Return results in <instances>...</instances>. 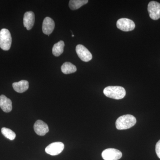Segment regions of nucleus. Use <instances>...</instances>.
Masks as SVG:
<instances>
[{
  "mask_svg": "<svg viewBox=\"0 0 160 160\" xmlns=\"http://www.w3.org/2000/svg\"><path fill=\"white\" fill-rule=\"evenodd\" d=\"M88 2V0H70L69 7L72 10H76Z\"/></svg>",
  "mask_w": 160,
  "mask_h": 160,
  "instance_id": "nucleus-16",
  "label": "nucleus"
},
{
  "mask_svg": "<svg viewBox=\"0 0 160 160\" xmlns=\"http://www.w3.org/2000/svg\"><path fill=\"white\" fill-rule=\"evenodd\" d=\"M0 107L5 112H10L12 109L11 100L4 95H2L0 96Z\"/></svg>",
  "mask_w": 160,
  "mask_h": 160,
  "instance_id": "nucleus-12",
  "label": "nucleus"
},
{
  "mask_svg": "<svg viewBox=\"0 0 160 160\" xmlns=\"http://www.w3.org/2000/svg\"><path fill=\"white\" fill-rule=\"evenodd\" d=\"M117 26L118 29L122 31L128 32L133 30L135 27V24L132 20L122 18L118 20Z\"/></svg>",
  "mask_w": 160,
  "mask_h": 160,
  "instance_id": "nucleus-5",
  "label": "nucleus"
},
{
  "mask_svg": "<svg viewBox=\"0 0 160 160\" xmlns=\"http://www.w3.org/2000/svg\"><path fill=\"white\" fill-rule=\"evenodd\" d=\"M156 152L158 157L160 159V140L157 143L156 145Z\"/></svg>",
  "mask_w": 160,
  "mask_h": 160,
  "instance_id": "nucleus-18",
  "label": "nucleus"
},
{
  "mask_svg": "<svg viewBox=\"0 0 160 160\" xmlns=\"http://www.w3.org/2000/svg\"><path fill=\"white\" fill-rule=\"evenodd\" d=\"M11 33L8 29H2L0 31V47L3 50L10 49L12 44Z\"/></svg>",
  "mask_w": 160,
  "mask_h": 160,
  "instance_id": "nucleus-3",
  "label": "nucleus"
},
{
  "mask_svg": "<svg viewBox=\"0 0 160 160\" xmlns=\"http://www.w3.org/2000/svg\"><path fill=\"white\" fill-rule=\"evenodd\" d=\"M34 130L38 135L44 136L49 132V129L47 124L42 120H38L35 123Z\"/></svg>",
  "mask_w": 160,
  "mask_h": 160,
  "instance_id": "nucleus-9",
  "label": "nucleus"
},
{
  "mask_svg": "<svg viewBox=\"0 0 160 160\" xmlns=\"http://www.w3.org/2000/svg\"><path fill=\"white\" fill-rule=\"evenodd\" d=\"M61 70L64 74H68L75 72L77 71V68L71 63L66 62L62 65Z\"/></svg>",
  "mask_w": 160,
  "mask_h": 160,
  "instance_id": "nucleus-14",
  "label": "nucleus"
},
{
  "mask_svg": "<svg viewBox=\"0 0 160 160\" xmlns=\"http://www.w3.org/2000/svg\"><path fill=\"white\" fill-rule=\"evenodd\" d=\"M55 23L54 21L49 17H46L43 21L42 31L44 34L49 35L54 30Z\"/></svg>",
  "mask_w": 160,
  "mask_h": 160,
  "instance_id": "nucleus-10",
  "label": "nucleus"
},
{
  "mask_svg": "<svg viewBox=\"0 0 160 160\" xmlns=\"http://www.w3.org/2000/svg\"><path fill=\"white\" fill-rule=\"evenodd\" d=\"M136 122V119L133 116L130 114L124 115L117 120L116 127L119 130L127 129L134 126Z\"/></svg>",
  "mask_w": 160,
  "mask_h": 160,
  "instance_id": "nucleus-1",
  "label": "nucleus"
},
{
  "mask_svg": "<svg viewBox=\"0 0 160 160\" xmlns=\"http://www.w3.org/2000/svg\"><path fill=\"white\" fill-rule=\"evenodd\" d=\"M65 43L62 41H60L54 44L52 49V52L53 55L58 57L61 55L64 52Z\"/></svg>",
  "mask_w": 160,
  "mask_h": 160,
  "instance_id": "nucleus-15",
  "label": "nucleus"
},
{
  "mask_svg": "<svg viewBox=\"0 0 160 160\" xmlns=\"http://www.w3.org/2000/svg\"><path fill=\"white\" fill-rule=\"evenodd\" d=\"M102 157L105 160H118L122 157V152L118 149L109 148L102 152Z\"/></svg>",
  "mask_w": 160,
  "mask_h": 160,
  "instance_id": "nucleus-4",
  "label": "nucleus"
},
{
  "mask_svg": "<svg viewBox=\"0 0 160 160\" xmlns=\"http://www.w3.org/2000/svg\"><path fill=\"white\" fill-rule=\"evenodd\" d=\"M74 36L73 35H72V37H74Z\"/></svg>",
  "mask_w": 160,
  "mask_h": 160,
  "instance_id": "nucleus-19",
  "label": "nucleus"
},
{
  "mask_svg": "<svg viewBox=\"0 0 160 160\" xmlns=\"http://www.w3.org/2000/svg\"><path fill=\"white\" fill-rule=\"evenodd\" d=\"M12 87L15 91L19 93L25 92L29 89V82L26 80H22L12 84Z\"/></svg>",
  "mask_w": 160,
  "mask_h": 160,
  "instance_id": "nucleus-13",
  "label": "nucleus"
},
{
  "mask_svg": "<svg viewBox=\"0 0 160 160\" xmlns=\"http://www.w3.org/2000/svg\"><path fill=\"white\" fill-rule=\"evenodd\" d=\"M103 92L107 97L117 100L122 99L126 94L125 89L119 86H108L105 88Z\"/></svg>",
  "mask_w": 160,
  "mask_h": 160,
  "instance_id": "nucleus-2",
  "label": "nucleus"
},
{
  "mask_svg": "<svg viewBox=\"0 0 160 160\" xmlns=\"http://www.w3.org/2000/svg\"><path fill=\"white\" fill-rule=\"evenodd\" d=\"M64 144L61 142H56L49 144L46 147L45 151L50 155L56 156L59 154L64 149Z\"/></svg>",
  "mask_w": 160,
  "mask_h": 160,
  "instance_id": "nucleus-7",
  "label": "nucleus"
},
{
  "mask_svg": "<svg viewBox=\"0 0 160 160\" xmlns=\"http://www.w3.org/2000/svg\"><path fill=\"white\" fill-rule=\"evenodd\" d=\"M76 51L78 56L83 62H88L92 59L91 52L83 45H78L76 47Z\"/></svg>",
  "mask_w": 160,
  "mask_h": 160,
  "instance_id": "nucleus-8",
  "label": "nucleus"
},
{
  "mask_svg": "<svg viewBox=\"0 0 160 160\" xmlns=\"http://www.w3.org/2000/svg\"><path fill=\"white\" fill-rule=\"evenodd\" d=\"M2 133L5 137L11 141L14 140L16 136V135L14 132L12 131L10 129L5 128V127L2 128Z\"/></svg>",
  "mask_w": 160,
  "mask_h": 160,
  "instance_id": "nucleus-17",
  "label": "nucleus"
},
{
  "mask_svg": "<svg viewBox=\"0 0 160 160\" xmlns=\"http://www.w3.org/2000/svg\"><path fill=\"white\" fill-rule=\"evenodd\" d=\"M148 11L152 19L157 20L160 18V4L155 1H152L148 4Z\"/></svg>",
  "mask_w": 160,
  "mask_h": 160,
  "instance_id": "nucleus-6",
  "label": "nucleus"
},
{
  "mask_svg": "<svg viewBox=\"0 0 160 160\" xmlns=\"http://www.w3.org/2000/svg\"><path fill=\"white\" fill-rule=\"evenodd\" d=\"M35 22V15L32 11L27 12L23 18V24L27 30H30L32 28Z\"/></svg>",
  "mask_w": 160,
  "mask_h": 160,
  "instance_id": "nucleus-11",
  "label": "nucleus"
}]
</instances>
